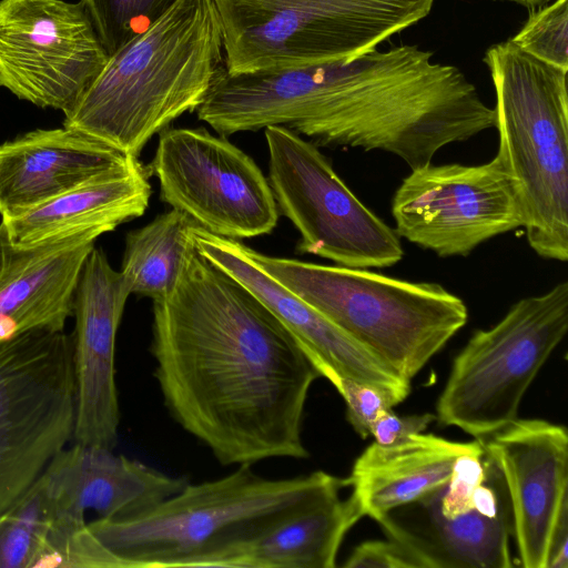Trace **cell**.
Segmentation results:
<instances>
[{"mask_svg":"<svg viewBox=\"0 0 568 568\" xmlns=\"http://www.w3.org/2000/svg\"><path fill=\"white\" fill-rule=\"evenodd\" d=\"M71 335L37 331L0 345V514L72 440Z\"/></svg>","mask_w":568,"mask_h":568,"instance_id":"ba28073f","label":"cell"},{"mask_svg":"<svg viewBox=\"0 0 568 568\" xmlns=\"http://www.w3.org/2000/svg\"><path fill=\"white\" fill-rule=\"evenodd\" d=\"M392 215L399 237L440 257L466 256L525 223L516 181L497 153L477 165L412 170L393 196Z\"/></svg>","mask_w":568,"mask_h":568,"instance_id":"8fae6325","label":"cell"},{"mask_svg":"<svg viewBox=\"0 0 568 568\" xmlns=\"http://www.w3.org/2000/svg\"><path fill=\"white\" fill-rule=\"evenodd\" d=\"M126 156L74 129H37L0 145V214L32 210Z\"/></svg>","mask_w":568,"mask_h":568,"instance_id":"ac0fdd59","label":"cell"},{"mask_svg":"<svg viewBox=\"0 0 568 568\" xmlns=\"http://www.w3.org/2000/svg\"><path fill=\"white\" fill-rule=\"evenodd\" d=\"M445 486L394 508L376 521L388 539L408 550L420 568H510L511 508L495 517L475 508L445 518L439 501Z\"/></svg>","mask_w":568,"mask_h":568,"instance_id":"ffe728a7","label":"cell"},{"mask_svg":"<svg viewBox=\"0 0 568 568\" xmlns=\"http://www.w3.org/2000/svg\"><path fill=\"white\" fill-rule=\"evenodd\" d=\"M190 235L205 258L244 285L280 320L321 377L335 388L342 378H351L381 388L397 404L408 396L410 383L271 276L254 258L251 247L197 225L192 226Z\"/></svg>","mask_w":568,"mask_h":568,"instance_id":"4fadbf2b","label":"cell"},{"mask_svg":"<svg viewBox=\"0 0 568 568\" xmlns=\"http://www.w3.org/2000/svg\"><path fill=\"white\" fill-rule=\"evenodd\" d=\"M252 254L271 276L408 383L468 320L464 301L438 283L274 257L254 250Z\"/></svg>","mask_w":568,"mask_h":568,"instance_id":"277c9868","label":"cell"},{"mask_svg":"<svg viewBox=\"0 0 568 568\" xmlns=\"http://www.w3.org/2000/svg\"><path fill=\"white\" fill-rule=\"evenodd\" d=\"M435 419L436 415L430 413L399 416L388 409L374 422L369 435L379 445H392L413 434L423 433Z\"/></svg>","mask_w":568,"mask_h":568,"instance_id":"f546056e","label":"cell"},{"mask_svg":"<svg viewBox=\"0 0 568 568\" xmlns=\"http://www.w3.org/2000/svg\"><path fill=\"white\" fill-rule=\"evenodd\" d=\"M568 329V282L516 302L453 362L436 419L484 438L518 417L523 397Z\"/></svg>","mask_w":568,"mask_h":568,"instance_id":"52a82bcc","label":"cell"},{"mask_svg":"<svg viewBox=\"0 0 568 568\" xmlns=\"http://www.w3.org/2000/svg\"><path fill=\"white\" fill-rule=\"evenodd\" d=\"M336 390L346 404L347 422L362 438L369 436L371 427L381 414L397 405L381 388L351 378H342Z\"/></svg>","mask_w":568,"mask_h":568,"instance_id":"83f0119b","label":"cell"},{"mask_svg":"<svg viewBox=\"0 0 568 568\" xmlns=\"http://www.w3.org/2000/svg\"><path fill=\"white\" fill-rule=\"evenodd\" d=\"M112 450L73 443L54 456L42 477L63 511L81 519L90 510L98 518L129 519L151 510L187 484Z\"/></svg>","mask_w":568,"mask_h":568,"instance_id":"e0dca14e","label":"cell"},{"mask_svg":"<svg viewBox=\"0 0 568 568\" xmlns=\"http://www.w3.org/2000/svg\"><path fill=\"white\" fill-rule=\"evenodd\" d=\"M195 222L171 209L126 234L120 273L130 292L152 301L174 284L192 240Z\"/></svg>","mask_w":568,"mask_h":568,"instance_id":"cb8c5ba5","label":"cell"},{"mask_svg":"<svg viewBox=\"0 0 568 568\" xmlns=\"http://www.w3.org/2000/svg\"><path fill=\"white\" fill-rule=\"evenodd\" d=\"M224 65L221 20L213 0H175L115 53L89 85L63 126L124 155L204 101Z\"/></svg>","mask_w":568,"mask_h":568,"instance_id":"3957f363","label":"cell"},{"mask_svg":"<svg viewBox=\"0 0 568 568\" xmlns=\"http://www.w3.org/2000/svg\"><path fill=\"white\" fill-rule=\"evenodd\" d=\"M109 60L82 2L0 0V87L69 113Z\"/></svg>","mask_w":568,"mask_h":568,"instance_id":"7c38bea8","label":"cell"},{"mask_svg":"<svg viewBox=\"0 0 568 568\" xmlns=\"http://www.w3.org/2000/svg\"><path fill=\"white\" fill-rule=\"evenodd\" d=\"M85 519L63 511L42 475L0 514V568H91Z\"/></svg>","mask_w":568,"mask_h":568,"instance_id":"7402d4cb","label":"cell"},{"mask_svg":"<svg viewBox=\"0 0 568 568\" xmlns=\"http://www.w3.org/2000/svg\"><path fill=\"white\" fill-rule=\"evenodd\" d=\"M480 446L433 434H413L392 444L373 443L355 460L347 478L364 516L374 520L389 510L445 486L456 459Z\"/></svg>","mask_w":568,"mask_h":568,"instance_id":"44dd1931","label":"cell"},{"mask_svg":"<svg viewBox=\"0 0 568 568\" xmlns=\"http://www.w3.org/2000/svg\"><path fill=\"white\" fill-rule=\"evenodd\" d=\"M547 568H568V513L560 517L555 528Z\"/></svg>","mask_w":568,"mask_h":568,"instance_id":"4dcf8cb0","label":"cell"},{"mask_svg":"<svg viewBox=\"0 0 568 568\" xmlns=\"http://www.w3.org/2000/svg\"><path fill=\"white\" fill-rule=\"evenodd\" d=\"M264 134L267 180L277 209L301 235V254L366 270L402 261L395 230L358 200L317 145L281 125L265 128Z\"/></svg>","mask_w":568,"mask_h":568,"instance_id":"9c48e42d","label":"cell"},{"mask_svg":"<svg viewBox=\"0 0 568 568\" xmlns=\"http://www.w3.org/2000/svg\"><path fill=\"white\" fill-rule=\"evenodd\" d=\"M150 163L160 197L210 233L243 240L271 233L278 209L267 178L236 145L204 128L164 129Z\"/></svg>","mask_w":568,"mask_h":568,"instance_id":"30bf717a","label":"cell"},{"mask_svg":"<svg viewBox=\"0 0 568 568\" xmlns=\"http://www.w3.org/2000/svg\"><path fill=\"white\" fill-rule=\"evenodd\" d=\"M343 567L420 568L417 559L395 540H369L358 545Z\"/></svg>","mask_w":568,"mask_h":568,"instance_id":"f1b7e54d","label":"cell"},{"mask_svg":"<svg viewBox=\"0 0 568 568\" xmlns=\"http://www.w3.org/2000/svg\"><path fill=\"white\" fill-rule=\"evenodd\" d=\"M483 61L495 91L497 154L516 181L528 244L540 257L567 262V72L509 39L490 45Z\"/></svg>","mask_w":568,"mask_h":568,"instance_id":"5b68a950","label":"cell"},{"mask_svg":"<svg viewBox=\"0 0 568 568\" xmlns=\"http://www.w3.org/2000/svg\"><path fill=\"white\" fill-rule=\"evenodd\" d=\"M99 236L89 232L18 247L0 223V345L31 332L64 331L82 267Z\"/></svg>","mask_w":568,"mask_h":568,"instance_id":"2e32d148","label":"cell"},{"mask_svg":"<svg viewBox=\"0 0 568 568\" xmlns=\"http://www.w3.org/2000/svg\"><path fill=\"white\" fill-rule=\"evenodd\" d=\"M346 486L347 478L323 470L273 479L239 465L221 478L186 484L138 517L97 518L88 527L109 568H242L256 540Z\"/></svg>","mask_w":568,"mask_h":568,"instance_id":"7a4b0ae2","label":"cell"},{"mask_svg":"<svg viewBox=\"0 0 568 568\" xmlns=\"http://www.w3.org/2000/svg\"><path fill=\"white\" fill-rule=\"evenodd\" d=\"M477 440L505 479L521 566L547 568L555 528L568 513L566 427L517 417Z\"/></svg>","mask_w":568,"mask_h":568,"instance_id":"5bb4252c","label":"cell"},{"mask_svg":"<svg viewBox=\"0 0 568 568\" xmlns=\"http://www.w3.org/2000/svg\"><path fill=\"white\" fill-rule=\"evenodd\" d=\"M175 0H82L109 57L145 31Z\"/></svg>","mask_w":568,"mask_h":568,"instance_id":"d4e9b609","label":"cell"},{"mask_svg":"<svg viewBox=\"0 0 568 568\" xmlns=\"http://www.w3.org/2000/svg\"><path fill=\"white\" fill-rule=\"evenodd\" d=\"M152 302L154 376L185 432L224 466L310 456L303 419L321 375L252 292L192 242L174 284Z\"/></svg>","mask_w":568,"mask_h":568,"instance_id":"6da1fadb","label":"cell"},{"mask_svg":"<svg viewBox=\"0 0 568 568\" xmlns=\"http://www.w3.org/2000/svg\"><path fill=\"white\" fill-rule=\"evenodd\" d=\"M362 517L353 493L318 504L256 540L242 568H334L346 534Z\"/></svg>","mask_w":568,"mask_h":568,"instance_id":"603a6c76","label":"cell"},{"mask_svg":"<svg viewBox=\"0 0 568 568\" xmlns=\"http://www.w3.org/2000/svg\"><path fill=\"white\" fill-rule=\"evenodd\" d=\"M149 166L126 156L113 168L32 210L1 223L18 247H33L80 234L113 231L143 215L152 193Z\"/></svg>","mask_w":568,"mask_h":568,"instance_id":"d6986e66","label":"cell"},{"mask_svg":"<svg viewBox=\"0 0 568 568\" xmlns=\"http://www.w3.org/2000/svg\"><path fill=\"white\" fill-rule=\"evenodd\" d=\"M130 292L101 248L82 267L74 296L72 367L75 416L73 443L113 449L120 409L115 385V339Z\"/></svg>","mask_w":568,"mask_h":568,"instance_id":"9a60e30c","label":"cell"},{"mask_svg":"<svg viewBox=\"0 0 568 568\" xmlns=\"http://www.w3.org/2000/svg\"><path fill=\"white\" fill-rule=\"evenodd\" d=\"M509 40L552 67L568 71V0L530 9L521 29Z\"/></svg>","mask_w":568,"mask_h":568,"instance_id":"484cf974","label":"cell"},{"mask_svg":"<svg viewBox=\"0 0 568 568\" xmlns=\"http://www.w3.org/2000/svg\"><path fill=\"white\" fill-rule=\"evenodd\" d=\"M486 477V454L480 445L476 449L460 455L445 485L439 511L448 519L456 518L473 509L471 498L475 489Z\"/></svg>","mask_w":568,"mask_h":568,"instance_id":"4316f807","label":"cell"},{"mask_svg":"<svg viewBox=\"0 0 568 568\" xmlns=\"http://www.w3.org/2000/svg\"><path fill=\"white\" fill-rule=\"evenodd\" d=\"M501 1L517 3L519 6L528 8L530 10V9H535V8L541 7L544 4H547L552 0H501Z\"/></svg>","mask_w":568,"mask_h":568,"instance_id":"1f68e13d","label":"cell"},{"mask_svg":"<svg viewBox=\"0 0 568 568\" xmlns=\"http://www.w3.org/2000/svg\"><path fill=\"white\" fill-rule=\"evenodd\" d=\"M231 75L349 61L425 19L435 0H213Z\"/></svg>","mask_w":568,"mask_h":568,"instance_id":"8992f818","label":"cell"}]
</instances>
